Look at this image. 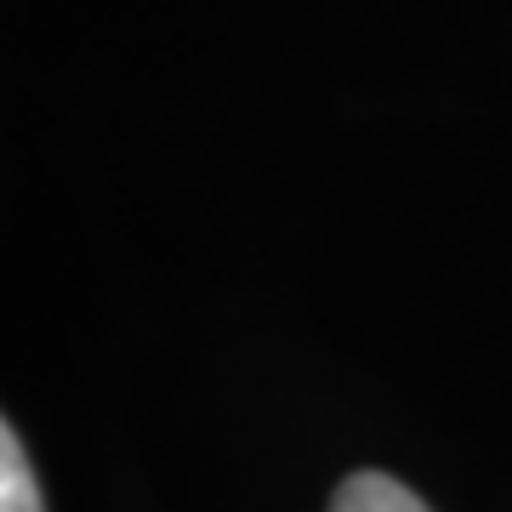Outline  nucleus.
I'll return each instance as SVG.
<instances>
[{"mask_svg":"<svg viewBox=\"0 0 512 512\" xmlns=\"http://www.w3.org/2000/svg\"><path fill=\"white\" fill-rule=\"evenodd\" d=\"M330 512H433L410 484H399L393 473H376V467H359L336 484L330 495Z\"/></svg>","mask_w":512,"mask_h":512,"instance_id":"f257e3e1","label":"nucleus"},{"mask_svg":"<svg viewBox=\"0 0 512 512\" xmlns=\"http://www.w3.org/2000/svg\"><path fill=\"white\" fill-rule=\"evenodd\" d=\"M0 512H46L40 484H35V467H29V456H23V439H18L12 421L0 427Z\"/></svg>","mask_w":512,"mask_h":512,"instance_id":"f03ea898","label":"nucleus"}]
</instances>
